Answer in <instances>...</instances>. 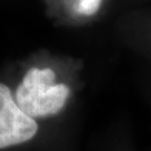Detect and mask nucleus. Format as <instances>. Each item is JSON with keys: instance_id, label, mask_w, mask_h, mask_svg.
<instances>
[{"instance_id": "f257e3e1", "label": "nucleus", "mask_w": 151, "mask_h": 151, "mask_svg": "<svg viewBox=\"0 0 151 151\" xmlns=\"http://www.w3.org/2000/svg\"><path fill=\"white\" fill-rule=\"evenodd\" d=\"M55 72L32 67L26 73L15 93V101L30 118H47L60 112L70 96L66 84H55Z\"/></svg>"}, {"instance_id": "f03ea898", "label": "nucleus", "mask_w": 151, "mask_h": 151, "mask_svg": "<svg viewBox=\"0 0 151 151\" xmlns=\"http://www.w3.org/2000/svg\"><path fill=\"white\" fill-rule=\"evenodd\" d=\"M37 131L35 119L22 112L9 87L0 83V149L30 140Z\"/></svg>"}, {"instance_id": "7ed1b4c3", "label": "nucleus", "mask_w": 151, "mask_h": 151, "mask_svg": "<svg viewBox=\"0 0 151 151\" xmlns=\"http://www.w3.org/2000/svg\"><path fill=\"white\" fill-rule=\"evenodd\" d=\"M102 0H80L76 5L75 10L83 16H92L100 9Z\"/></svg>"}]
</instances>
